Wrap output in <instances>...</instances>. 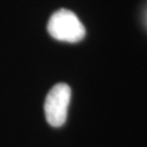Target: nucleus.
I'll use <instances>...</instances> for the list:
<instances>
[{
	"label": "nucleus",
	"mask_w": 147,
	"mask_h": 147,
	"mask_svg": "<svg viewBox=\"0 0 147 147\" xmlns=\"http://www.w3.org/2000/svg\"><path fill=\"white\" fill-rule=\"evenodd\" d=\"M47 31L55 39L72 44L81 42L86 35L84 25L76 14L67 9L53 13L48 21Z\"/></svg>",
	"instance_id": "nucleus-1"
},
{
	"label": "nucleus",
	"mask_w": 147,
	"mask_h": 147,
	"mask_svg": "<svg viewBox=\"0 0 147 147\" xmlns=\"http://www.w3.org/2000/svg\"><path fill=\"white\" fill-rule=\"evenodd\" d=\"M70 102L71 87L68 84L58 83L49 90L44 104V111L50 125L60 127L65 123Z\"/></svg>",
	"instance_id": "nucleus-2"
}]
</instances>
